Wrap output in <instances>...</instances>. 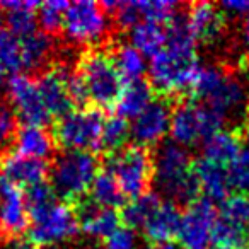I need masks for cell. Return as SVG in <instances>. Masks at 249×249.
Listing matches in <instances>:
<instances>
[{
	"instance_id": "obj_17",
	"label": "cell",
	"mask_w": 249,
	"mask_h": 249,
	"mask_svg": "<svg viewBox=\"0 0 249 249\" xmlns=\"http://www.w3.org/2000/svg\"><path fill=\"white\" fill-rule=\"evenodd\" d=\"M46 174L48 167L43 160L28 159L16 152L5 154L0 159V178L7 179L18 188H31L35 184L45 183Z\"/></svg>"
},
{
	"instance_id": "obj_27",
	"label": "cell",
	"mask_w": 249,
	"mask_h": 249,
	"mask_svg": "<svg viewBox=\"0 0 249 249\" xmlns=\"http://www.w3.org/2000/svg\"><path fill=\"white\" fill-rule=\"evenodd\" d=\"M21 39V53L24 69H39L53 53V39L43 31H35Z\"/></svg>"
},
{
	"instance_id": "obj_32",
	"label": "cell",
	"mask_w": 249,
	"mask_h": 249,
	"mask_svg": "<svg viewBox=\"0 0 249 249\" xmlns=\"http://www.w3.org/2000/svg\"><path fill=\"white\" fill-rule=\"evenodd\" d=\"M140 21L157 22V24H169L178 18V4L169 0H143L137 2Z\"/></svg>"
},
{
	"instance_id": "obj_6",
	"label": "cell",
	"mask_w": 249,
	"mask_h": 249,
	"mask_svg": "<svg viewBox=\"0 0 249 249\" xmlns=\"http://www.w3.org/2000/svg\"><path fill=\"white\" fill-rule=\"evenodd\" d=\"M97 173V159L86 150H63L50 169V186L63 200H80L90 190Z\"/></svg>"
},
{
	"instance_id": "obj_37",
	"label": "cell",
	"mask_w": 249,
	"mask_h": 249,
	"mask_svg": "<svg viewBox=\"0 0 249 249\" xmlns=\"http://www.w3.org/2000/svg\"><path fill=\"white\" fill-rule=\"evenodd\" d=\"M229 181L231 188H235L237 193L249 195V152H242V156L229 167Z\"/></svg>"
},
{
	"instance_id": "obj_11",
	"label": "cell",
	"mask_w": 249,
	"mask_h": 249,
	"mask_svg": "<svg viewBox=\"0 0 249 249\" xmlns=\"http://www.w3.org/2000/svg\"><path fill=\"white\" fill-rule=\"evenodd\" d=\"M7 96L16 116L24 124L45 126L52 114L45 106L38 80L26 73H14L7 82Z\"/></svg>"
},
{
	"instance_id": "obj_5",
	"label": "cell",
	"mask_w": 249,
	"mask_h": 249,
	"mask_svg": "<svg viewBox=\"0 0 249 249\" xmlns=\"http://www.w3.org/2000/svg\"><path fill=\"white\" fill-rule=\"evenodd\" d=\"M28 242L33 248H55L72 241L79 232V218L70 205L55 198L50 203L29 210Z\"/></svg>"
},
{
	"instance_id": "obj_18",
	"label": "cell",
	"mask_w": 249,
	"mask_h": 249,
	"mask_svg": "<svg viewBox=\"0 0 249 249\" xmlns=\"http://www.w3.org/2000/svg\"><path fill=\"white\" fill-rule=\"evenodd\" d=\"M181 212L174 201H162L152 217L143 224L142 234L152 246L171 244L179 235Z\"/></svg>"
},
{
	"instance_id": "obj_34",
	"label": "cell",
	"mask_w": 249,
	"mask_h": 249,
	"mask_svg": "<svg viewBox=\"0 0 249 249\" xmlns=\"http://www.w3.org/2000/svg\"><path fill=\"white\" fill-rule=\"evenodd\" d=\"M69 7L67 2L63 0H50L43 2L38 7V24L41 26L43 33L52 35L63 28V19H65V11Z\"/></svg>"
},
{
	"instance_id": "obj_13",
	"label": "cell",
	"mask_w": 249,
	"mask_h": 249,
	"mask_svg": "<svg viewBox=\"0 0 249 249\" xmlns=\"http://www.w3.org/2000/svg\"><path fill=\"white\" fill-rule=\"evenodd\" d=\"M173 107L164 97L154 99L130 124V137L142 149L162 143L164 137L169 133Z\"/></svg>"
},
{
	"instance_id": "obj_21",
	"label": "cell",
	"mask_w": 249,
	"mask_h": 249,
	"mask_svg": "<svg viewBox=\"0 0 249 249\" xmlns=\"http://www.w3.org/2000/svg\"><path fill=\"white\" fill-rule=\"evenodd\" d=\"M193 171L198 191H201L207 200H225L229 196L231 181H229L227 169L215 166V164L200 157L193 164Z\"/></svg>"
},
{
	"instance_id": "obj_14",
	"label": "cell",
	"mask_w": 249,
	"mask_h": 249,
	"mask_svg": "<svg viewBox=\"0 0 249 249\" xmlns=\"http://www.w3.org/2000/svg\"><path fill=\"white\" fill-rule=\"evenodd\" d=\"M29 225V208L21 188L0 178V234L18 237Z\"/></svg>"
},
{
	"instance_id": "obj_3",
	"label": "cell",
	"mask_w": 249,
	"mask_h": 249,
	"mask_svg": "<svg viewBox=\"0 0 249 249\" xmlns=\"http://www.w3.org/2000/svg\"><path fill=\"white\" fill-rule=\"evenodd\" d=\"M75 73L82 82L86 101H90L97 107L116 106L124 80L118 72L111 53L103 50L82 53Z\"/></svg>"
},
{
	"instance_id": "obj_16",
	"label": "cell",
	"mask_w": 249,
	"mask_h": 249,
	"mask_svg": "<svg viewBox=\"0 0 249 249\" xmlns=\"http://www.w3.org/2000/svg\"><path fill=\"white\" fill-rule=\"evenodd\" d=\"M73 70L67 65H53L38 79L39 92L45 106L52 116H62L72 109V97L69 90V80Z\"/></svg>"
},
{
	"instance_id": "obj_24",
	"label": "cell",
	"mask_w": 249,
	"mask_h": 249,
	"mask_svg": "<svg viewBox=\"0 0 249 249\" xmlns=\"http://www.w3.org/2000/svg\"><path fill=\"white\" fill-rule=\"evenodd\" d=\"M167 43L166 24L140 21L130 29V45L135 46L143 56L152 58L160 52Z\"/></svg>"
},
{
	"instance_id": "obj_45",
	"label": "cell",
	"mask_w": 249,
	"mask_h": 249,
	"mask_svg": "<svg viewBox=\"0 0 249 249\" xmlns=\"http://www.w3.org/2000/svg\"><path fill=\"white\" fill-rule=\"evenodd\" d=\"M82 249H86V248H82Z\"/></svg>"
},
{
	"instance_id": "obj_26",
	"label": "cell",
	"mask_w": 249,
	"mask_h": 249,
	"mask_svg": "<svg viewBox=\"0 0 249 249\" xmlns=\"http://www.w3.org/2000/svg\"><path fill=\"white\" fill-rule=\"evenodd\" d=\"M111 56H113V62L116 65L120 75L126 82L142 80L145 72H149L147 58L130 43H118L114 46Z\"/></svg>"
},
{
	"instance_id": "obj_38",
	"label": "cell",
	"mask_w": 249,
	"mask_h": 249,
	"mask_svg": "<svg viewBox=\"0 0 249 249\" xmlns=\"http://www.w3.org/2000/svg\"><path fill=\"white\" fill-rule=\"evenodd\" d=\"M18 116L7 104H0V147L14 142L18 133Z\"/></svg>"
},
{
	"instance_id": "obj_9",
	"label": "cell",
	"mask_w": 249,
	"mask_h": 249,
	"mask_svg": "<svg viewBox=\"0 0 249 249\" xmlns=\"http://www.w3.org/2000/svg\"><path fill=\"white\" fill-rule=\"evenodd\" d=\"M109 29V12L101 4L92 0H79L67 7L62 31L73 45H97L106 39Z\"/></svg>"
},
{
	"instance_id": "obj_1",
	"label": "cell",
	"mask_w": 249,
	"mask_h": 249,
	"mask_svg": "<svg viewBox=\"0 0 249 249\" xmlns=\"http://www.w3.org/2000/svg\"><path fill=\"white\" fill-rule=\"evenodd\" d=\"M166 29L167 43L150 58L149 75L152 87L159 92L176 96L191 89L201 63L195 50L196 41L191 36L184 19L176 18L166 24Z\"/></svg>"
},
{
	"instance_id": "obj_43",
	"label": "cell",
	"mask_w": 249,
	"mask_h": 249,
	"mask_svg": "<svg viewBox=\"0 0 249 249\" xmlns=\"http://www.w3.org/2000/svg\"><path fill=\"white\" fill-rule=\"evenodd\" d=\"M5 29H4V12H2V9H0V35L4 33Z\"/></svg>"
},
{
	"instance_id": "obj_29",
	"label": "cell",
	"mask_w": 249,
	"mask_h": 249,
	"mask_svg": "<svg viewBox=\"0 0 249 249\" xmlns=\"http://www.w3.org/2000/svg\"><path fill=\"white\" fill-rule=\"evenodd\" d=\"M160 203H162V200L159 195L150 193V191L137 198H132L130 203L124 205L123 208V220L126 222V227L142 229L143 224L152 217V213L159 208Z\"/></svg>"
},
{
	"instance_id": "obj_10",
	"label": "cell",
	"mask_w": 249,
	"mask_h": 249,
	"mask_svg": "<svg viewBox=\"0 0 249 249\" xmlns=\"http://www.w3.org/2000/svg\"><path fill=\"white\" fill-rule=\"evenodd\" d=\"M106 171L113 174L124 196L132 200L147 193V188L154 176L152 157L149 150L139 145L124 147L111 154Z\"/></svg>"
},
{
	"instance_id": "obj_28",
	"label": "cell",
	"mask_w": 249,
	"mask_h": 249,
	"mask_svg": "<svg viewBox=\"0 0 249 249\" xmlns=\"http://www.w3.org/2000/svg\"><path fill=\"white\" fill-rule=\"evenodd\" d=\"M90 198H92L94 205H99L104 208H111L116 210L118 207L123 205L124 195L121 191L120 184L113 178V174L107 171H101L97 173L96 179H94L92 186H90Z\"/></svg>"
},
{
	"instance_id": "obj_39",
	"label": "cell",
	"mask_w": 249,
	"mask_h": 249,
	"mask_svg": "<svg viewBox=\"0 0 249 249\" xmlns=\"http://www.w3.org/2000/svg\"><path fill=\"white\" fill-rule=\"evenodd\" d=\"M241 38L244 46L249 50V14L244 16V22H242V29H241Z\"/></svg>"
},
{
	"instance_id": "obj_8",
	"label": "cell",
	"mask_w": 249,
	"mask_h": 249,
	"mask_svg": "<svg viewBox=\"0 0 249 249\" xmlns=\"http://www.w3.org/2000/svg\"><path fill=\"white\" fill-rule=\"evenodd\" d=\"M224 118L201 103H183L173 109L171 142L181 147H193L220 132Z\"/></svg>"
},
{
	"instance_id": "obj_4",
	"label": "cell",
	"mask_w": 249,
	"mask_h": 249,
	"mask_svg": "<svg viewBox=\"0 0 249 249\" xmlns=\"http://www.w3.org/2000/svg\"><path fill=\"white\" fill-rule=\"evenodd\" d=\"M190 90L198 103L210 107L224 120L239 113L246 103V89L241 80L217 65H201Z\"/></svg>"
},
{
	"instance_id": "obj_7",
	"label": "cell",
	"mask_w": 249,
	"mask_h": 249,
	"mask_svg": "<svg viewBox=\"0 0 249 249\" xmlns=\"http://www.w3.org/2000/svg\"><path fill=\"white\" fill-rule=\"evenodd\" d=\"M104 118L96 107L70 109L56 120L53 140L63 150H86L90 152L101 145Z\"/></svg>"
},
{
	"instance_id": "obj_25",
	"label": "cell",
	"mask_w": 249,
	"mask_h": 249,
	"mask_svg": "<svg viewBox=\"0 0 249 249\" xmlns=\"http://www.w3.org/2000/svg\"><path fill=\"white\" fill-rule=\"evenodd\" d=\"M154 101L152 86L145 80H135V82H126V86L121 90V96L116 103L118 114L124 120L137 118L150 103Z\"/></svg>"
},
{
	"instance_id": "obj_41",
	"label": "cell",
	"mask_w": 249,
	"mask_h": 249,
	"mask_svg": "<svg viewBox=\"0 0 249 249\" xmlns=\"http://www.w3.org/2000/svg\"><path fill=\"white\" fill-rule=\"evenodd\" d=\"M149 249H181L179 246H176V244H159V246H150Z\"/></svg>"
},
{
	"instance_id": "obj_31",
	"label": "cell",
	"mask_w": 249,
	"mask_h": 249,
	"mask_svg": "<svg viewBox=\"0 0 249 249\" xmlns=\"http://www.w3.org/2000/svg\"><path fill=\"white\" fill-rule=\"evenodd\" d=\"M130 139V123L120 114L104 120L103 133H101V145L109 152H118L124 149V143Z\"/></svg>"
},
{
	"instance_id": "obj_33",
	"label": "cell",
	"mask_w": 249,
	"mask_h": 249,
	"mask_svg": "<svg viewBox=\"0 0 249 249\" xmlns=\"http://www.w3.org/2000/svg\"><path fill=\"white\" fill-rule=\"evenodd\" d=\"M218 218L249 229V195L234 193L222 201Z\"/></svg>"
},
{
	"instance_id": "obj_22",
	"label": "cell",
	"mask_w": 249,
	"mask_h": 249,
	"mask_svg": "<svg viewBox=\"0 0 249 249\" xmlns=\"http://www.w3.org/2000/svg\"><path fill=\"white\" fill-rule=\"evenodd\" d=\"M79 218V227L84 234H87L92 239H106L113 231L120 227L121 217L116 213V210L104 208L94 203L82 205L80 212L77 213Z\"/></svg>"
},
{
	"instance_id": "obj_36",
	"label": "cell",
	"mask_w": 249,
	"mask_h": 249,
	"mask_svg": "<svg viewBox=\"0 0 249 249\" xmlns=\"http://www.w3.org/2000/svg\"><path fill=\"white\" fill-rule=\"evenodd\" d=\"M101 249H139V235L135 229L120 225L106 239H103Z\"/></svg>"
},
{
	"instance_id": "obj_30",
	"label": "cell",
	"mask_w": 249,
	"mask_h": 249,
	"mask_svg": "<svg viewBox=\"0 0 249 249\" xmlns=\"http://www.w3.org/2000/svg\"><path fill=\"white\" fill-rule=\"evenodd\" d=\"M210 244L213 249H249V229L217 218Z\"/></svg>"
},
{
	"instance_id": "obj_20",
	"label": "cell",
	"mask_w": 249,
	"mask_h": 249,
	"mask_svg": "<svg viewBox=\"0 0 249 249\" xmlns=\"http://www.w3.org/2000/svg\"><path fill=\"white\" fill-rule=\"evenodd\" d=\"M16 154L28 159L43 160L48 159L55 149L53 135L45 130V126H33V124H22L18 130L14 139Z\"/></svg>"
},
{
	"instance_id": "obj_23",
	"label": "cell",
	"mask_w": 249,
	"mask_h": 249,
	"mask_svg": "<svg viewBox=\"0 0 249 249\" xmlns=\"http://www.w3.org/2000/svg\"><path fill=\"white\" fill-rule=\"evenodd\" d=\"M38 7L39 4L36 2H22V0L0 2V9L7 12V31L18 38H24L38 31V16H36Z\"/></svg>"
},
{
	"instance_id": "obj_42",
	"label": "cell",
	"mask_w": 249,
	"mask_h": 249,
	"mask_svg": "<svg viewBox=\"0 0 249 249\" xmlns=\"http://www.w3.org/2000/svg\"><path fill=\"white\" fill-rule=\"evenodd\" d=\"M5 73H7V70L4 69V65L0 63V86L4 84V80H5Z\"/></svg>"
},
{
	"instance_id": "obj_12",
	"label": "cell",
	"mask_w": 249,
	"mask_h": 249,
	"mask_svg": "<svg viewBox=\"0 0 249 249\" xmlns=\"http://www.w3.org/2000/svg\"><path fill=\"white\" fill-rule=\"evenodd\" d=\"M218 213L207 198L193 200L181 213L179 241L184 249H207L212 242Z\"/></svg>"
},
{
	"instance_id": "obj_40",
	"label": "cell",
	"mask_w": 249,
	"mask_h": 249,
	"mask_svg": "<svg viewBox=\"0 0 249 249\" xmlns=\"http://www.w3.org/2000/svg\"><path fill=\"white\" fill-rule=\"evenodd\" d=\"M242 137H244V142H246V145H248V149H249V113H248V116H246V120H244V128H242Z\"/></svg>"
},
{
	"instance_id": "obj_19",
	"label": "cell",
	"mask_w": 249,
	"mask_h": 249,
	"mask_svg": "<svg viewBox=\"0 0 249 249\" xmlns=\"http://www.w3.org/2000/svg\"><path fill=\"white\" fill-rule=\"evenodd\" d=\"M242 140L235 132L224 130L213 133L210 139L203 142V154L201 159L220 166L229 171V167L242 156Z\"/></svg>"
},
{
	"instance_id": "obj_2",
	"label": "cell",
	"mask_w": 249,
	"mask_h": 249,
	"mask_svg": "<svg viewBox=\"0 0 249 249\" xmlns=\"http://www.w3.org/2000/svg\"><path fill=\"white\" fill-rule=\"evenodd\" d=\"M193 160L184 147L174 142L160 143L152 159L154 181L169 201L196 200L198 186L195 179Z\"/></svg>"
},
{
	"instance_id": "obj_35",
	"label": "cell",
	"mask_w": 249,
	"mask_h": 249,
	"mask_svg": "<svg viewBox=\"0 0 249 249\" xmlns=\"http://www.w3.org/2000/svg\"><path fill=\"white\" fill-rule=\"evenodd\" d=\"M0 63L4 65L7 72H21L24 69L22 65V53H21V39L9 33L5 29L0 35Z\"/></svg>"
},
{
	"instance_id": "obj_44",
	"label": "cell",
	"mask_w": 249,
	"mask_h": 249,
	"mask_svg": "<svg viewBox=\"0 0 249 249\" xmlns=\"http://www.w3.org/2000/svg\"><path fill=\"white\" fill-rule=\"evenodd\" d=\"M46 249H55V248H46Z\"/></svg>"
},
{
	"instance_id": "obj_15",
	"label": "cell",
	"mask_w": 249,
	"mask_h": 249,
	"mask_svg": "<svg viewBox=\"0 0 249 249\" xmlns=\"http://www.w3.org/2000/svg\"><path fill=\"white\" fill-rule=\"evenodd\" d=\"M184 21L195 41L203 43V45H213L220 41L225 33V26H227L224 9L210 2L191 4Z\"/></svg>"
}]
</instances>
